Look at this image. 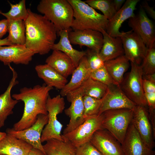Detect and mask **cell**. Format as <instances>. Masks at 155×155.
Here are the masks:
<instances>
[{
    "label": "cell",
    "mask_w": 155,
    "mask_h": 155,
    "mask_svg": "<svg viewBox=\"0 0 155 155\" xmlns=\"http://www.w3.org/2000/svg\"><path fill=\"white\" fill-rule=\"evenodd\" d=\"M28 16L24 21L26 48L34 55H44L52 50L57 39V31L54 25L43 15L27 9Z\"/></svg>",
    "instance_id": "obj_1"
},
{
    "label": "cell",
    "mask_w": 155,
    "mask_h": 155,
    "mask_svg": "<svg viewBox=\"0 0 155 155\" xmlns=\"http://www.w3.org/2000/svg\"><path fill=\"white\" fill-rule=\"evenodd\" d=\"M53 88L46 84L37 85L33 88L24 87L19 93L13 94V98L24 102V108L21 118L11 129L16 131L27 129L34 124L39 115H47L46 102Z\"/></svg>",
    "instance_id": "obj_2"
},
{
    "label": "cell",
    "mask_w": 155,
    "mask_h": 155,
    "mask_svg": "<svg viewBox=\"0 0 155 155\" xmlns=\"http://www.w3.org/2000/svg\"><path fill=\"white\" fill-rule=\"evenodd\" d=\"M67 1L73 10L71 27L73 30L91 29L102 33L106 32L108 20L103 14L98 13L85 1Z\"/></svg>",
    "instance_id": "obj_3"
},
{
    "label": "cell",
    "mask_w": 155,
    "mask_h": 155,
    "mask_svg": "<svg viewBox=\"0 0 155 155\" xmlns=\"http://www.w3.org/2000/svg\"><path fill=\"white\" fill-rule=\"evenodd\" d=\"M37 9L54 25L57 33L62 30H71L73 12L67 0H41Z\"/></svg>",
    "instance_id": "obj_4"
},
{
    "label": "cell",
    "mask_w": 155,
    "mask_h": 155,
    "mask_svg": "<svg viewBox=\"0 0 155 155\" xmlns=\"http://www.w3.org/2000/svg\"><path fill=\"white\" fill-rule=\"evenodd\" d=\"M133 109L111 110L102 114L103 129L109 132L121 144L131 123Z\"/></svg>",
    "instance_id": "obj_5"
},
{
    "label": "cell",
    "mask_w": 155,
    "mask_h": 155,
    "mask_svg": "<svg viewBox=\"0 0 155 155\" xmlns=\"http://www.w3.org/2000/svg\"><path fill=\"white\" fill-rule=\"evenodd\" d=\"M65 108V102L63 97L59 95L52 98L49 96L46 103L48 120L42 133V143L53 139L64 140L61 134L63 125L58 120L57 117Z\"/></svg>",
    "instance_id": "obj_6"
},
{
    "label": "cell",
    "mask_w": 155,
    "mask_h": 155,
    "mask_svg": "<svg viewBox=\"0 0 155 155\" xmlns=\"http://www.w3.org/2000/svg\"><path fill=\"white\" fill-rule=\"evenodd\" d=\"M131 69L120 86L126 96L137 105L147 107L142 85L143 74L141 65L131 63Z\"/></svg>",
    "instance_id": "obj_7"
},
{
    "label": "cell",
    "mask_w": 155,
    "mask_h": 155,
    "mask_svg": "<svg viewBox=\"0 0 155 155\" xmlns=\"http://www.w3.org/2000/svg\"><path fill=\"white\" fill-rule=\"evenodd\" d=\"M102 114L86 119L84 122L73 131L62 134L64 140L69 141L75 147L90 142L97 131L103 129Z\"/></svg>",
    "instance_id": "obj_8"
},
{
    "label": "cell",
    "mask_w": 155,
    "mask_h": 155,
    "mask_svg": "<svg viewBox=\"0 0 155 155\" xmlns=\"http://www.w3.org/2000/svg\"><path fill=\"white\" fill-rule=\"evenodd\" d=\"M48 114L39 115L35 122L32 126L25 129L16 131L11 128H7L6 133L23 140L31 145L33 148L45 152L41 141V137L43 129L47 124Z\"/></svg>",
    "instance_id": "obj_9"
},
{
    "label": "cell",
    "mask_w": 155,
    "mask_h": 155,
    "mask_svg": "<svg viewBox=\"0 0 155 155\" xmlns=\"http://www.w3.org/2000/svg\"><path fill=\"white\" fill-rule=\"evenodd\" d=\"M128 24L141 38L148 48L155 46L154 24L141 6L138 13L129 19Z\"/></svg>",
    "instance_id": "obj_10"
},
{
    "label": "cell",
    "mask_w": 155,
    "mask_h": 155,
    "mask_svg": "<svg viewBox=\"0 0 155 155\" xmlns=\"http://www.w3.org/2000/svg\"><path fill=\"white\" fill-rule=\"evenodd\" d=\"M120 37L124 55L131 63L140 65L148 49L143 40L132 30L125 32H123Z\"/></svg>",
    "instance_id": "obj_11"
},
{
    "label": "cell",
    "mask_w": 155,
    "mask_h": 155,
    "mask_svg": "<svg viewBox=\"0 0 155 155\" xmlns=\"http://www.w3.org/2000/svg\"><path fill=\"white\" fill-rule=\"evenodd\" d=\"M131 123L134 125L146 146L151 150L155 146L152 126L147 107L136 105L133 109Z\"/></svg>",
    "instance_id": "obj_12"
},
{
    "label": "cell",
    "mask_w": 155,
    "mask_h": 155,
    "mask_svg": "<svg viewBox=\"0 0 155 155\" xmlns=\"http://www.w3.org/2000/svg\"><path fill=\"white\" fill-rule=\"evenodd\" d=\"M137 105L125 94L120 86L113 85L102 98L98 115L109 110L120 109H134Z\"/></svg>",
    "instance_id": "obj_13"
},
{
    "label": "cell",
    "mask_w": 155,
    "mask_h": 155,
    "mask_svg": "<svg viewBox=\"0 0 155 155\" xmlns=\"http://www.w3.org/2000/svg\"><path fill=\"white\" fill-rule=\"evenodd\" d=\"M90 142L102 155H124L121 143L105 129L95 132Z\"/></svg>",
    "instance_id": "obj_14"
},
{
    "label": "cell",
    "mask_w": 155,
    "mask_h": 155,
    "mask_svg": "<svg viewBox=\"0 0 155 155\" xmlns=\"http://www.w3.org/2000/svg\"><path fill=\"white\" fill-rule=\"evenodd\" d=\"M121 144L124 155H154V152L145 144L134 125L130 123Z\"/></svg>",
    "instance_id": "obj_15"
},
{
    "label": "cell",
    "mask_w": 155,
    "mask_h": 155,
    "mask_svg": "<svg viewBox=\"0 0 155 155\" xmlns=\"http://www.w3.org/2000/svg\"><path fill=\"white\" fill-rule=\"evenodd\" d=\"M34 55L25 45L13 44L6 46H0V61L5 65L9 66L11 63L28 65Z\"/></svg>",
    "instance_id": "obj_16"
},
{
    "label": "cell",
    "mask_w": 155,
    "mask_h": 155,
    "mask_svg": "<svg viewBox=\"0 0 155 155\" xmlns=\"http://www.w3.org/2000/svg\"><path fill=\"white\" fill-rule=\"evenodd\" d=\"M68 35L71 44L85 46L99 52L102 47L103 36L100 32L91 29L71 30Z\"/></svg>",
    "instance_id": "obj_17"
},
{
    "label": "cell",
    "mask_w": 155,
    "mask_h": 155,
    "mask_svg": "<svg viewBox=\"0 0 155 155\" xmlns=\"http://www.w3.org/2000/svg\"><path fill=\"white\" fill-rule=\"evenodd\" d=\"M70 106L65 110L66 115L69 117V123L65 128L63 134L68 133L75 129L85 120L84 117V106L83 96L80 94H67L66 96Z\"/></svg>",
    "instance_id": "obj_18"
},
{
    "label": "cell",
    "mask_w": 155,
    "mask_h": 155,
    "mask_svg": "<svg viewBox=\"0 0 155 155\" xmlns=\"http://www.w3.org/2000/svg\"><path fill=\"white\" fill-rule=\"evenodd\" d=\"M140 0H127L121 8L113 17L108 20L106 32L114 37H121L123 32L119 29L122 24L127 20L133 17L137 4Z\"/></svg>",
    "instance_id": "obj_19"
},
{
    "label": "cell",
    "mask_w": 155,
    "mask_h": 155,
    "mask_svg": "<svg viewBox=\"0 0 155 155\" xmlns=\"http://www.w3.org/2000/svg\"><path fill=\"white\" fill-rule=\"evenodd\" d=\"M9 67L12 73V77L6 90L0 95V129L4 125L7 117L13 113V109L18 101L14 99L11 94L13 88L18 84V74L10 65Z\"/></svg>",
    "instance_id": "obj_20"
},
{
    "label": "cell",
    "mask_w": 155,
    "mask_h": 155,
    "mask_svg": "<svg viewBox=\"0 0 155 155\" xmlns=\"http://www.w3.org/2000/svg\"><path fill=\"white\" fill-rule=\"evenodd\" d=\"M90 72L85 55L81 59L73 72L70 81L61 90L60 95L63 97L66 96L68 94L79 87L89 78Z\"/></svg>",
    "instance_id": "obj_21"
},
{
    "label": "cell",
    "mask_w": 155,
    "mask_h": 155,
    "mask_svg": "<svg viewBox=\"0 0 155 155\" xmlns=\"http://www.w3.org/2000/svg\"><path fill=\"white\" fill-rule=\"evenodd\" d=\"M45 63L66 78L72 74L76 68L69 57L58 50H53L52 53L46 59Z\"/></svg>",
    "instance_id": "obj_22"
},
{
    "label": "cell",
    "mask_w": 155,
    "mask_h": 155,
    "mask_svg": "<svg viewBox=\"0 0 155 155\" xmlns=\"http://www.w3.org/2000/svg\"><path fill=\"white\" fill-rule=\"evenodd\" d=\"M103 42L99 54L104 62L124 55L122 41L120 37H114L106 31L102 33Z\"/></svg>",
    "instance_id": "obj_23"
},
{
    "label": "cell",
    "mask_w": 155,
    "mask_h": 155,
    "mask_svg": "<svg viewBox=\"0 0 155 155\" xmlns=\"http://www.w3.org/2000/svg\"><path fill=\"white\" fill-rule=\"evenodd\" d=\"M32 148L23 140L6 133L0 141V155H28Z\"/></svg>",
    "instance_id": "obj_24"
},
{
    "label": "cell",
    "mask_w": 155,
    "mask_h": 155,
    "mask_svg": "<svg viewBox=\"0 0 155 155\" xmlns=\"http://www.w3.org/2000/svg\"><path fill=\"white\" fill-rule=\"evenodd\" d=\"M35 69L38 77L47 86L61 90L67 83L66 78L46 64L37 65Z\"/></svg>",
    "instance_id": "obj_25"
},
{
    "label": "cell",
    "mask_w": 155,
    "mask_h": 155,
    "mask_svg": "<svg viewBox=\"0 0 155 155\" xmlns=\"http://www.w3.org/2000/svg\"><path fill=\"white\" fill-rule=\"evenodd\" d=\"M129 61L123 55L104 62V65L115 85L120 86L124 78L125 73L129 67Z\"/></svg>",
    "instance_id": "obj_26"
},
{
    "label": "cell",
    "mask_w": 155,
    "mask_h": 155,
    "mask_svg": "<svg viewBox=\"0 0 155 155\" xmlns=\"http://www.w3.org/2000/svg\"><path fill=\"white\" fill-rule=\"evenodd\" d=\"M68 31L64 30L58 32L60 36L59 42L53 45L52 50L61 51L68 55L71 59L76 68L81 59L86 55V52L79 51L72 46L68 37Z\"/></svg>",
    "instance_id": "obj_27"
},
{
    "label": "cell",
    "mask_w": 155,
    "mask_h": 155,
    "mask_svg": "<svg viewBox=\"0 0 155 155\" xmlns=\"http://www.w3.org/2000/svg\"><path fill=\"white\" fill-rule=\"evenodd\" d=\"M108 89V87L106 85L89 78L79 87L69 94H80L83 96H87L101 99L106 93Z\"/></svg>",
    "instance_id": "obj_28"
},
{
    "label": "cell",
    "mask_w": 155,
    "mask_h": 155,
    "mask_svg": "<svg viewBox=\"0 0 155 155\" xmlns=\"http://www.w3.org/2000/svg\"><path fill=\"white\" fill-rule=\"evenodd\" d=\"M43 145L45 155H76L75 147L69 141L51 139Z\"/></svg>",
    "instance_id": "obj_29"
},
{
    "label": "cell",
    "mask_w": 155,
    "mask_h": 155,
    "mask_svg": "<svg viewBox=\"0 0 155 155\" xmlns=\"http://www.w3.org/2000/svg\"><path fill=\"white\" fill-rule=\"evenodd\" d=\"M7 37L13 44L24 45L26 42V28L24 21L8 20Z\"/></svg>",
    "instance_id": "obj_30"
},
{
    "label": "cell",
    "mask_w": 155,
    "mask_h": 155,
    "mask_svg": "<svg viewBox=\"0 0 155 155\" xmlns=\"http://www.w3.org/2000/svg\"><path fill=\"white\" fill-rule=\"evenodd\" d=\"M11 8L8 12L0 13L5 16L8 20L24 21L27 18L28 13L26 6V1L22 0L18 3L13 4L9 2Z\"/></svg>",
    "instance_id": "obj_31"
},
{
    "label": "cell",
    "mask_w": 155,
    "mask_h": 155,
    "mask_svg": "<svg viewBox=\"0 0 155 155\" xmlns=\"http://www.w3.org/2000/svg\"><path fill=\"white\" fill-rule=\"evenodd\" d=\"M85 2L93 9L101 11L109 20L116 13L112 0H87Z\"/></svg>",
    "instance_id": "obj_32"
},
{
    "label": "cell",
    "mask_w": 155,
    "mask_h": 155,
    "mask_svg": "<svg viewBox=\"0 0 155 155\" xmlns=\"http://www.w3.org/2000/svg\"><path fill=\"white\" fill-rule=\"evenodd\" d=\"M84 106V117L85 119L93 116L98 115L100 109L102 98H96L90 96H83Z\"/></svg>",
    "instance_id": "obj_33"
},
{
    "label": "cell",
    "mask_w": 155,
    "mask_h": 155,
    "mask_svg": "<svg viewBox=\"0 0 155 155\" xmlns=\"http://www.w3.org/2000/svg\"><path fill=\"white\" fill-rule=\"evenodd\" d=\"M142 63L143 75L155 73V46L148 48Z\"/></svg>",
    "instance_id": "obj_34"
},
{
    "label": "cell",
    "mask_w": 155,
    "mask_h": 155,
    "mask_svg": "<svg viewBox=\"0 0 155 155\" xmlns=\"http://www.w3.org/2000/svg\"><path fill=\"white\" fill-rule=\"evenodd\" d=\"M86 52L87 64L91 72L104 65V62L100 57L99 52L89 48Z\"/></svg>",
    "instance_id": "obj_35"
},
{
    "label": "cell",
    "mask_w": 155,
    "mask_h": 155,
    "mask_svg": "<svg viewBox=\"0 0 155 155\" xmlns=\"http://www.w3.org/2000/svg\"><path fill=\"white\" fill-rule=\"evenodd\" d=\"M89 78L99 82L108 87L115 85L104 65L91 72Z\"/></svg>",
    "instance_id": "obj_36"
},
{
    "label": "cell",
    "mask_w": 155,
    "mask_h": 155,
    "mask_svg": "<svg viewBox=\"0 0 155 155\" xmlns=\"http://www.w3.org/2000/svg\"><path fill=\"white\" fill-rule=\"evenodd\" d=\"M76 155H102L90 142L75 147Z\"/></svg>",
    "instance_id": "obj_37"
},
{
    "label": "cell",
    "mask_w": 155,
    "mask_h": 155,
    "mask_svg": "<svg viewBox=\"0 0 155 155\" xmlns=\"http://www.w3.org/2000/svg\"><path fill=\"white\" fill-rule=\"evenodd\" d=\"M142 85L144 94L155 93V82L143 78Z\"/></svg>",
    "instance_id": "obj_38"
},
{
    "label": "cell",
    "mask_w": 155,
    "mask_h": 155,
    "mask_svg": "<svg viewBox=\"0 0 155 155\" xmlns=\"http://www.w3.org/2000/svg\"><path fill=\"white\" fill-rule=\"evenodd\" d=\"M8 21L7 19L0 21V39L8 32Z\"/></svg>",
    "instance_id": "obj_39"
},
{
    "label": "cell",
    "mask_w": 155,
    "mask_h": 155,
    "mask_svg": "<svg viewBox=\"0 0 155 155\" xmlns=\"http://www.w3.org/2000/svg\"><path fill=\"white\" fill-rule=\"evenodd\" d=\"M146 13H147L153 19H155V11L153 7H150L146 1H144L141 5Z\"/></svg>",
    "instance_id": "obj_40"
},
{
    "label": "cell",
    "mask_w": 155,
    "mask_h": 155,
    "mask_svg": "<svg viewBox=\"0 0 155 155\" xmlns=\"http://www.w3.org/2000/svg\"><path fill=\"white\" fill-rule=\"evenodd\" d=\"M150 122L153 130V135L155 138V110H148Z\"/></svg>",
    "instance_id": "obj_41"
},
{
    "label": "cell",
    "mask_w": 155,
    "mask_h": 155,
    "mask_svg": "<svg viewBox=\"0 0 155 155\" xmlns=\"http://www.w3.org/2000/svg\"><path fill=\"white\" fill-rule=\"evenodd\" d=\"M114 7L117 12L122 7L125 2V0H112Z\"/></svg>",
    "instance_id": "obj_42"
},
{
    "label": "cell",
    "mask_w": 155,
    "mask_h": 155,
    "mask_svg": "<svg viewBox=\"0 0 155 155\" xmlns=\"http://www.w3.org/2000/svg\"><path fill=\"white\" fill-rule=\"evenodd\" d=\"M28 155H45L39 150L32 148L29 152Z\"/></svg>",
    "instance_id": "obj_43"
},
{
    "label": "cell",
    "mask_w": 155,
    "mask_h": 155,
    "mask_svg": "<svg viewBox=\"0 0 155 155\" xmlns=\"http://www.w3.org/2000/svg\"><path fill=\"white\" fill-rule=\"evenodd\" d=\"M13 44L9 40L7 37L3 39H0V46L11 45Z\"/></svg>",
    "instance_id": "obj_44"
},
{
    "label": "cell",
    "mask_w": 155,
    "mask_h": 155,
    "mask_svg": "<svg viewBox=\"0 0 155 155\" xmlns=\"http://www.w3.org/2000/svg\"><path fill=\"white\" fill-rule=\"evenodd\" d=\"M6 133L0 131V141L6 135Z\"/></svg>",
    "instance_id": "obj_45"
},
{
    "label": "cell",
    "mask_w": 155,
    "mask_h": 155,
    "mask_svg": "<svg viewBox=\"0 0 155 155\" xmlns=\"http://www.w3.org/2000/svg\"></svg>",
    "instance_id": "obj_46"
},
{
    "label": "cell",
    "mask_w": 155,
    "mask_h": 155,
    "mask_svg": "<svg viewBox=\"0 0 155 155\" xmlns=\"http://www.w3.org/2000/svg\"><path fill=\"white\" fill-rule=\"evenodd\" d=\"M154 155H155V154Z\"/></svg>",
    "instance_id": "obj_47"
}]
</instances>
